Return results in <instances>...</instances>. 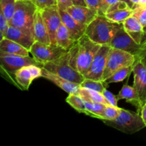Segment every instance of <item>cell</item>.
<instances>
[{
	"mask_svg": "<svg viewBox=\"0 0 146 146\" xmlns=\"http://www.w3.org/2000/svg\"><path fill=\"white\" fill-rule=\"evenodd\" d=\"M118 100L125 99L127 102L131 103L133 106L136 107L138 109V113H141V108L143 105L140 99L139 95L133 86H128V84H125L123 86L122 88L120 91L119 94L117 95Z\"/></svg>",
	"mask_w": 146,
	"mask_h": 146,
	"instance_id": "cell-20",
	"label": "cell"
},
{
	"mask_svg": "<svg viewBox=\"0 0 146 146\" xmlns=\"http://www.w3.org/2000/svg\"><path fill=\"white\" fill-rule=\"evenodd\" d=\"M9 27V21L4 17V14L0 11V38H1V39L4 38Z\"/></svg>",
	"mask_w": 146,
	"mask_h": 146,
	"instance_id": "cell-34",
	"label": "cell"
},
{
	"mask_svg": "<svg viewBox=\"0 0 146 146\" xmlns=\"http://www.w3.org/2000/svg\"><path fill=\"white\" fill-rule=\"evenodd\" d=\"M38 9L32 0H17L9 26L18 27L34 37V23Z\"/></svg>",
	"mask_w": 146,
	"mask_h": 146,
	"instance_id": "cell-3",
	"label": "cell"
},
{
	"mask_svg": "<svg viewBox=\"0 0 146 146\" xmlns=\"http://www.w3.org/2000/svg\"><path fill=\"white\" fill-rule=\"evenodd\" d=\"M131 72H133V65L129 66L123 67L120 68L117 71H115L113 74L111 76L108 78H107L105 81V84H113V83H118L123 81L125 78L130 75Z\"/></svg>",
	"mask_w": 146,
	"mask_h": 146,
	"instance_id": "cell-26",
	"label": "cell"
},
{
	"mask_svg": "<svg viewBox=\"0 0 146 146\" xmlns=\"http://www.w3.org/2000/svg\"><path fill=\"white\" fill-rule=\"evenodd\" d=\"M0 61L1 68H4L7 72L14 74L16 71L24 66L35 64L38 66L42 67V65L35 61L34 58H31L29 56H23L19 55L7 54L4 51H0Z\"/></svg>",
	"mask_w": 146,
	"mask_h": 146,
	"instance_id": "cell-9",
	"label": "cell"
},
{
	"mask_svg": "<svg viewBox=\"0 0 146 146\" xmlns=\"http://www.w3.org/2000/svg\"><path fill=\"white\" fill-rule=\"evenodd\" d=\"M42 67L52 74L76 84L80 85L84 80V76L70 66L68 51L54 61L44 64Z\"/></svg>",
	"mask_w": 146,
	"mask_h": 146,
	"instance_id": "cell-5",
	"label": "cell"
},
{
	"mask_svg": "<svg viewBox=\"0 0 146 146\" xmlns=\"http://www.w3.org/2000/svg\"><path fill=\"white\" fill-rule=\"evenodd\" d=\"M78 95H79L86 101L101 103V104H106V105H110L104 97V96L103 95V94L96 91H94V90L81 88V87L78 92Z\"/></svg>",
	"mask_w": 146,
	"mask_h": 146,
	"instance_id": "cell-23",
	"label": "cell"
},
{
	"mask_svg": "<svg viewBox=\"0 0 146 146\" xmlns=\"http://www.w3.org/2000/svg\"><path fill=\"white\" fill-rule=\"evenodd\" d=\"M124 29L133 38V39L138 44H141L145 40L144 37L146 34L144 31V28L135 17H130L123 22Z\"/></svg>",
	"mask_w": 146,
	"mask_h": 146,
	"instance_id": "cell-18",
	"label": "cell"
},
{
	"mask_svg": "<svg viewBox=\"0 0 146 146\" xmlns=\"http://www.w3.org/2000/svg\"><path fill=\"white\" fill-rule=\"evenodd\" d=\"M103 95L104 96V97H105L106 99L107 100V101H108L110 105L115 107L118 106V98H117V96H115L111 92L108 91L106 88H105V90L103 92Z\"/></svg>",
	"mask_w": 146,
	"mask_h": 146,
	"instance_id": "cell-36",
	"label": "cell"
},
{
	"mask_svg": "<svg viewBox=\"0 0 146 146\" xmlns=\"http://www.w3.org/2000/svg\"><path fill=\"white\" fill-rule=\"evenodd\" d=\"M58 10H59L61 21L68 30L71 37L75 41L79 40L80 38L85 34L86 26L77 21L75 19L71 17L68 11Z\"/></svg>",
	"mask_w": 146,
	"mask_h": 146,
	"instance_id": "cell-14",
	"label": "cell"
},
{
	"mask_svg": "<svg viewBox=\"0 0 146 146\" xmlns=\"http://www.w3.org/2000/svg\"><path fill=\"white\" fill-rule=\"evenodd\" d=\"M111 47L108 45H102L96 54L91 65L83 74L84 78L103 81V75L106 65L108 54Z\"/></svg>",
	"mask_w": 146,
	"mask_h": 146,
	"instance_id": "cell-8",
	"label": "cell"
},
{
	"mask_svg": "<svg viewBox=\"0 0 146 146\" xmlns=\"http://www.w3.org/2000/svg\"><path fill=\"white\" fill-rule=\"evenodd\" d=\"M0 51L7 54L23 56H28L30 53V51L25 47L6 37L0 40Z\"/></svg>",
	"mask_w": 146,
	"mask_h": 146,
	"instance_id": "cell-21",
	"label": "cell"
},
{
	"mask_svg": "<svg viewBox=\"0 0 146 146\" xmlns=\"http://www.w3.org/2000/svg\"><path fill=\"white\" fill-rule=\"evenodd\" d=\"M135 59L139 60L141 62L143 63L144 66L146 67V37L143 43L141 44V47L138 49V52L135 55Z\"/></svg>",
	"mask_w": 146,
	"mask_h": 146,
	"instance_id": "cell-33",
	"label": "cell"
},
{
	"mask_svg": "<svg viewBox=\"0 0 146 146\" xmlns=\"http://www.w3.org/2000/svg\"><path fill=\"white\" fill-rule=\"evenodd\" d=\"M16 1L17 0H0V11L4 14L9 24L15 11Z\"/></svg>",
	"mask_w": 146,
	"mask_h": 146,
	"instance_id": "cell-27",
	"label": "cell"
},
{
	"mask_svg": "<svg viewBox=\"0 0 146 146\" xmlns=\"http://www.w3.org/2000/svg\"><path fill=\"white\" fill-rule=\"evenodd\" d=\"M41 77L52 82L53 84L56 85L60 88L64 90L68 94H78V91H79L80 88H81L79 84H76L75 83L71 82V81H68V80L65 79V78H62V77L58 76L56 75V74H52L50 71H47L46 69L43 68V67Z\"/></svg>",
	"mask_w": 146,
	"mask_h": 146,
	"instance_id": "cell-16",
	"label": "cell"
},
{
	"mask_svg": "<svg viewBox=\"0 0 146 146\" xmlns=\"http://www.w3.org/2000/svg\"><path fill=\"white\" fill-rule=\"evenodd\" d=\"M131 16H133L132 7L124 1H120L111 6L105 14V17L111 21L121 24Z\"/></svg>",
	"mask_w": 146,
	"mask_h": 146,
	"instance_id": "cell-13",
	"label": "cell"
},
{
	"mask_svg": "<svg viewBox=\"0 0 146 146\" xmlns=\"http://www.w3.org/2000/svg\"><path fill=\"white\" fill-rule=\"evenodd\" d=\"M68 51L56 44H46L39 41H34L30 49L33 58L41 65L59 58Z\"/></svg>",
	"mask_w": 146,
	"mask_h": 146,
	"instance_id": "cell-7",
	"label": "cell"
},
{
	"mask_svg": "<svg viewBox=\"0 0 146 146\" xmlns=\"http://www.w3.org/2000/svg\"><path fill=\"white\" fill-rule=\"evenodd\" d=\"M141 0H130V1H131V4H132V6L137 5V4H138L140 2H141Z\"/></svg>",
	"mask_w": 146,
	"mask_h": 146,
	"instance_id": "cell-41",
	"label": "cell"
},
{
	"mask_svg": "<svg viewBox=\"0 0 146 146\" xmlns=\"http://www.w3.org/2000/svg\"><path fill=\"white\" fill-rule=\"evenodd\" d=\"M120 1H124L129 4L132 7V4L130 1V0H101L100 2V7L99 10H98V15H103L105 16L107 10L111 6L113 5L115 3L118 2Z\"/></svg>",
	"mask_w": 146,
	"mask_h": 146,
	"instance_id": "cell-32",
	"label": "cell"
},
{
	"mask_svg": "<svg viewBox=\"0 0 146 146\" xmlns=\"http://www.w3.org/2000/svg\"><path fill=\"white\" fill-rule=\"evenodd\" d=\"M141 44L135 42L132 37L125 31L123 27H121L114 35L109 44V46L116 49L126 51L135 56Z\"/></svg>",
	"mask_w": 146,
	"mask_h": 146,
	"instance_id": "cell-11",
	"label": "cell"
},
{
	"mask_svg": "<svg viewBox=\"0 0 146 146\" xmlns=\"http://www.w3.org/2000/svg\"><path fill=\"white\" fill-rule=\"evenodd\" d=\"M105 83L101 81H96V80L89 79V78H84V81L80 84L81 88H88V89L94 90L98 92L103 94L104 91L105 90L104 86Z\"/></svg>",
	"mask_w": 146,
	"mask_h": 146,
	"instance_id": "cell-29",
	"label": "cell"
},
{
	"mask_svg": "<svg viewBox=\"0 0 146 146\" xmlns=\"http://www.w3.org/2000/svg\"><path fill=\"white\" fill-rule=\"evenodd\" d=\"M144 31H145V33L146 34V28L144 29Z\"/></svg>",
	"mask_w": 146,
	"mask_h": 146,
	"instance_id": "cell-43",
	"label": "cell"
},
{
	"mask_svg": "<svg viewBox=\"0 0 146 146\" xmlns=\"http://www.w3.org/2000/svg\"><path fill=\"white\" fill-rule=\"evenodd\" d=\"M84 103L86 107V115H89L92 118L100 119L101 114L103 113V111L106 105L101 103H94L86 101H84Z\"/></svg>",
	"mask_w": 146,
	"mask_h": 146,
	"instance_id": "cell-25",
	"label": "cell"
},
{
	"mask_svg": "<svg viewBox=\"0 0 146 146\" xmlns=\"http://www.w3.org/2000/svg\"><path fill=\"white\" fill-rule=\"evenodd\" d=\"M39 10L49 35L51 44H56V34L62 22L58 7L54 5Z\"/></svg>",
	"mask_w": 146,
	"mask_h": 146,
	"instance_id": "cell-10",
	"label": "cell"
},
{
	"mask_svg": "<svg viewBox=\"0 0 146 146\" xmlns=\"http://www.w3.org/2000/svg\"><path fill=\"white\" fill-rule=\"evenodd\" d=\"M137 5H140V6H143V7H146V0H141V2L139 3Z\"/></svg>",
	"mask_w": 146,
	"mask_h": 146,
	"instance_id": "cell-42",
	"label": "cell"
},
{
	"mask_svg": "<svg viewBox=\"0 0 146 146\" xmlns=\"http://www.w3.org/2000/svg\"><path fill=\"white\" fill-rule=\"evenodd\" d=\"M66 11L77 21L86 27L98 15V11L85 6L73 5Z\"/></svg>",
	"mask_w": 146,
	"mask_h": 146,
	"instance_id": "cell-15",
	"label": "cell"
},
{
	"mask_svg": "<svg viewBox=\"0 0 146 146\" xmlns=\"http://www.w3.org/2000/svg\"><path fill=\"white\" fill-rule=\"evenodd\" d=\"M4 37L18 43L20 45L25 47L29 51L35 41L34 37L31 36L30 34L24 31V30L14 26H9Z\"/></svg>",
	"mask_w": 146,
	"mask_h": 146,
	"instance_id": "cell-17",
	"label": "cell"
},
{
	"mask_svg": "<svg viewBox=\"0 0 146 146\" xmlns=\"http://www.w3.org/2000/svg\"><path fill=\"white\" fill-rule=\"evenodd\" d=\"M85 1L87 4V7L92 9L96 10V11H98V10H99L101 0H85Z\"/></svg>",
	"mask_w": 146,
	"mask_h": 146,
	"instance_id": "cell-38",
	"label": "cell"
},
{
	"mask_svg": "<svg viewBox=\"0 0 146 146\" xmlns=\"http://www.w3.org/2000/svg\"><path fill=\"white\" fill-rule=\"evenodd\" d=\"M74 5L77 6H85L87 7V4L86 3L85 0H72Z\"/></svg>",
	"mask_w": 146,
	"mask_h": 146,
	"instance_id": "cell-40",
	"label": "cell"
},
{
	"mask_svg": "<svg viewBox=\"0 0 146 146\" xmlns=\"http://www.w3.org/2000/svg\"><path fill=\"white\" fill-rule=\"evenodd\" d=\"M135 61V56L133 54L111 47L107 56L106 65L103 75V81H105L120 68L133 65Z\"/></svg>",
	"mask_w": 146,
	"mask_h": 146,
	"instance_id": "cell-6",
	"label": "cell"
},
{
	"mask_svg": "<svg viewBox=\"0 0 146 146\" xmlns=\"http://www.w3.org/2000/svg\"><path fill=\"white\" fill-rule=\"evenodd\" d=\"M133 86L139 95L142 105L146 101V67L142 62L135 59L133 65Z\"/></svg>",
	"mask_w": 146,
	"mask_h": 146,
	"instance_id": "cell-12",
	"label": "cell"
},
{
	"mask_svg": "<svg viewBox=\"0 0 146 146\" xmlns=\"http://www.w3.org/2000/svg\"><path fill=\"white\" fill-rule=\"evenodd\" d=\"M38 9L56 5V0H32Z\"/></svg>",
	"mask_w": 146,
	"mask_h": 146,
	"instance_id": "cell-35",
	"label": "cell"
},
{
	"mask_svg": "<svg viewBox=\"0 0 146 146\" xmlns=\"http://www.w3.org/2000/svg\"><path fill=\"white\" fill-rule=\"evenodd\" d=\"M123 27L103 15H98L86 29L85 34L100 45H109L117 31Z\"/></svg>",
	"mask_w": 146,
	"mask_h": 146,
	"instance_id": "cell-2",
	"label": "cell"
},
{
	"mask_svg": "<svg viewBox=\"0 0 146 146\" xmlns=\"http://www.w3.org/2000/svg\"><path fill=\"white\" fill-rule=\"evenodd\" d=\"M56 44L68 51H69L77 42V41H75L71 37L69 31L67 29L66 26L63 24V22H61V25L56 31Z\"/></svg>",
	"mask_w": 146,
	"mask_h": 146,
	"instance_id": "cell-22",
	"label": "cell"
},
{
	"mask_svg": "<svg viewBox=\"0 0 146 146\" xmlns=\"http://www.w3.org/2000/svg\"><path fill=\"white\" fill-rule=\"evenodd\" d=\"M108 126L113 127L124 133L133 134L146 127L139 113L121 108L118 116L114 120H102Z\"/></svg>",
	"mask_w": 146,
	"mask_h": 146,
	"instance_id": "cell-4",
	"label": "cell"
},
{
	"mask_svg": "<svg viewBox=\"0 0 146 146\" xmlns=\"http://www.w3.org/2000/svg\"><path fill=\"white\" fill-rule=\"evenodd\" d=\"M121 111L119 107L113 106L111 105H106L101 114L100 120H114L118 116Z\"/></svg>",
	"mask_w": 146,
	"mask_h": 146,
	"instance_id": "cell-30",
	"label": "cell"
},
{
	"mask_svg": "<svg viewBox=\"0 0 146 146\" xmlns=\"http://www.w3.org/2000/svg\"><path fill=\"white\" fill-rule=\"evenodd\" d=\"M133 17H135L142 24L143 28H146V7L140 5H133Z\"/></svg>",
	"mask_w": 146,
	"mask_h": 146,
	"instance_id": "cell-31",
	"label": "cell"
},
{
	"mask_svg": "<svg viewBox=\"0 0 146 146\" xmlns=\"http://www.w3.org/2000/svg\"><path fill=\"white\" fill-rule=\"evenodd\" d=\"M34 37L35 41H39L46 44H51V39L39 9L36 11L34 19Z\"/></svg>",
	"mask_w": 146,
	"mask_h": 146,
	"instance_id": "cell-19",
	"label": "cell"
},
{
	"mask_svg": "<svg viewBox=\"0 0 146 146\" xmlns=\"http://www.w3.org/2000/svg\"><path fill=\"white\" fill-rule=\"evenodd\" d=\"M101 46L91 41L84 34L68 51L70 66L83 75L90 66Z\"/></svg>",
	"mask_w": 146,
	"mask_h": 146,
	"instance_id": "cell-1",
	"label": "cell"
},
{
	"mask_svg": "<svg viewBox=\"0 0 146 146\" xmlns=\"http://www.w3.org/2000/svg\"><path fill=\"white\" fill-rule=\"evenodd\" d=\"M14 76L17 84L24 90H28L31 84L34 81L28 66L23 67L16 71Z\"/></svg>",
	"mask_w": 146,
	"mask_h": 146,
	"instance_id": "cell-24",
	"label": "cell"
},
{
	"mask_svg": "<svg viewBox=\"0 0 146 146\" xmlns=\"http://www.w3.org/2000/svg\"><path fill=\"white\" fill-rule=\"evenodd\" d=\"M66 101L78 113H85L86 107L84 100L79 95L75 94H68Z\"/></svg>",
	"mask_w": 146,
	"mask_h": 146,
	"instance_id": "cell-28",
	"label": "cell"
},
{
	"mask_svg": "<svg viewBox=\"0 0 146 146\" xmlns=\"http://www.w3.org/2000/svg\"><path fill=\"white\" fill-rule=\"evenodd\" d=\"M141 116H142L143 120L144 123H145V124L146 125V101H145V104H143V106L142 108H141Z\"/></svg>",
	"mask_w": 146,
	"mask_h": 146,
	"instance_id": "cell-39",
	"label": "cell"
},
{
	"mask_svg": "<svg viewBox=\"0 0 146 146\" xmlns=\"http://www.w3.org/2000/svg\"><path fill=\"white\" fill-rule=\"evenodd\" d=\"M56 5L58 9L66 11L69 7L74 5L72 0H56Z\"/></svg>",
	"mask_w": 146,
	"mask_h": 146,
	"instance_id": "cell-37",
	"label": "cell"
}]
</instances>
